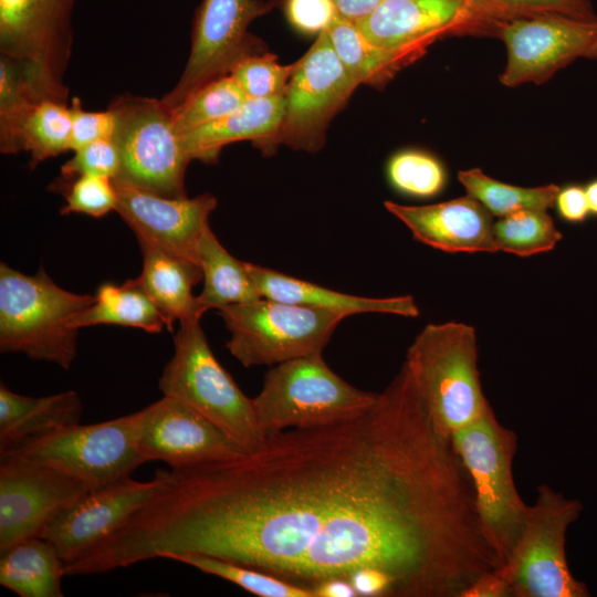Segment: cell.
I'll return each instance as SVG.
<instances>
[{
    "label": "cell",
    "mask_w": 597,
    "mask_h": 597,
    "mask_svg": "<svg viewBox=\"0 0 597 597\" xmlns=\"http://www.w3.org/2000/svg\"><path fill=\"white\" fill-rule=\"evenodd\" d=\"M326 32L338 59L358 85L385 84L399 69L410 63L377 46L355 23L341 17Z\"/></svg>",
    "instance_id": "28"
},
{
    "label": "cell",
    "mask_w": 597,
    "mask_h": 597,
    "mask_svg": "<svg viewBox=\"0 0 597 597\" xmlns=\"http://www.w3.org/2000/svg\"><path fill=\"white\" fill-rule=\"evenodd\" d=\"M358 597H395L390 579L380 570L362 568L350 577Z\"/></svg>",
    "instance_id": "43"
},
{
    "label": "cell",
    "mask_w": 597,
    "mask_h": 597,
    "mask_svg": "<svg viewBox=\"0 0 597 597\" xmlns=\"http://www.w3.org/2000/svg\"><path fill=\"white\" fill-rule=\"evenodd\" d=\"M293 64L283 65L272 54L243 52L231 65L229 73L248 98L284 96Z\"/></svg>",
    "instance_id": "36"
},
{
    "label": "cell",
    "mask_w": 597,
    "mask_h": 597,
    "mask_svg": "<svg viewBox=\"0 0 597 597\" xmlns=\"http://www.w3.org/2000/svg\"><path fill=\"white\" fill-rule=\"evenodd\" d=\"M356 25L377 46L410 63L439 38L496 31L478 0H380Z\"/></svg>",
    "instance_id": "13"
},
{
    "label": "cell",
    "mask_w": 597,
    "mask_h": 597,
    "mask_svg": "<svg viewBox=\"0 0 597 597\" xmlns=\"http://www.w3.org/2000/svg\"><path fill=\"white\" fill-rule=\"evenodd\" d=\"M137 444L145 462L163 461L172 470L239 457L247 450L181 400L163 396L136 412Z\"/></svg>",
    "instance_id": "15"
},
{
    "label": "cell",
    "mask_w": 597,
    "mask_h": 597,
    "mask_svg": "<svg viewBox=\"0 0 597 597\" xmlns=\"http://www.w3.org/2000/svg\"><path fill=\"white\" fill-rule=\"evenodd\" d=\"M143 269L134 282L150 297L167 321L171 332L180 323L200 320L203 315L192 287L202 280L193 261L156 244L138 241Z\"/></svg>",
    "instance_id": "22"
},
{
    "label": "cell",
    "mask_w": 597,
    "mask_h": 597,
    "mask_svg": "<svg viewBox=\"0 0 597 597\" xmlns=\"http://www.w3.org/2000/svg\"><path fill=\"white\" fill-rule=\"evenodd\" d=\"M76 0H0L1 55L20 62L43 98L67 102L64 75Z\"/></svg>",
    "instance_id": "11"
},
{
    "label": "cell",
    "mask_w": 597,
    "mask_h": 597,
    "mask_svg": "<svg viewBox=\"0 0 597 597\" xmlns=\"http://www.w3.org/2000/svg\"><path fill=\"white\" fill-rule=\"evenodd\" d=\"M116 202L113 179L80 176L73 179L66 192L61 213H84L100 218L115 210Z\"/></svg>",
    "instance_id": "38"
},
{
    "label": "cell",
    "mask_w": 597,
    "mask_h": 597,
    "mask_svg": "<svg viewBox=\"0 0 597 597\" xmlns=\"http://www.w3.org/2000/svg\"><path fill=\"white\" fill-rule=\"evenodd\" d=\"M115 541L127 565L202 554L311 590L374 568L395 597H460L501 565L481 534L471 478L405 364L353 418L166 471Z\"/></svg>",
    "instance_id": "1"
},
{
    "label": "cell",
    "mask_w": 597,
    "mask_h": 597,
    "mask_svg": "<svg viewBox=\"0 0 597 597\" xmlns=\"http://www.w3.org/2000/svg\"><path fill=\"white\" fill-rule=\"evenodd\" d=\"M165 471L148 481L126 476L91 490L59 513L40 537L51 542L64 564L71 563L121 527L165 483Z\"/></svg>",
    "instance_id": "18"
},
{
    "label": "cell",
    "mask_w": 597,
    "mask_h": 597,
    "mask_svg": "<svg viewBox=\"0 0 597 597\" xmlns=\"http://www.w3.org/2000/svg\"><path fill=\"white\" fill-rule=\"evenodd\" d=\"M496 36L507 50L500 81L510 87L527 82L542 84L577 59H597V18H517L501 23Z\"/></svg>",
    "instance_id": "14"
},
{
    "label": "cell",
    "mask_w": 597,
    "mask_h": 597,
    "mask_svg": "<svg viewBox=\"0 0 597 597\" xmlns=\"http://www.w3.org/2000/svg\"><path fill=\"white\" fill-rule=\"evenodd\" d=\"M163 396L184 401L233 438L247 451L265 440L253 407L213 355L200 320L180 323L174 354L158 380Z\"/></svg>",
    "instance_id": "5"
},
{
    "label": "cell",
    "mask_w": 597,
    "mask_h": 597,
    "mask_svg": "<svg viewBox=\"0 0 597 597\" xmlns=\"http://www.w3.org/2000/svg\"><path fill=\"white\" fill-rule=\"evenodd\" d=\"M195 259L202 272L203 289L197 300L203 314L262 297L244 262L223 248L210 226L197 241Z\"/></svg>",
    "instance_id": "25"
},
{
    "label": "cell",
    "mask_w": 597,
    "mask_h": 597,
    "mask_svg": "<svg viewBox=\"0 0 597 597\" xmlns=\"http://www.w3.org/2000/svg\"><path fill=\"white\" fill-rule=\"evenodd\" d=\"M338 17L357 24L366 18L380 0H333Z\"/></svg>",
    "instance_id": "45"
},
{
    "label": "cell",
    "mask_w": 597,
    "mask_h": 597,
    "mask_svg": "<svg viewBox=\"0 0 597 597\" xmlns=\"http://www.w3.org/2000/svg\"><path fill=\"white\" fill-rule=\"evenodd\" d=\"M388 212L411 231L413 238L449 253L498 252L492 214L473 197L407 206L385 201Z\"/></svg>",
    "instance_id": "20"
},
{
    "label": "cell",
    "mask_w": 597,
    "mask_h": 597,
    "mask_svg": "<svg viewBox=\"0 0 597 597\" xmlns=\"http://www.w3.org/2000/svg\"><path fill=\"white\" fill-rule=\"evenodd\" d=\"M376 398L377 394L346 383L317 353L274 365L252 401L259 426L268 437L353 418Z\"/></svg>",
    "instance_id": "6"
},
{
    "label": "cell",
    "mask_w": 597,
    "mask_h": 597,
    "mask_svg": "<svg viewBox=\"0 0 597 597\" xmlns=\"http://www.w3.org/2000/svg\"><path fill=\"white\" fill-rule=\"evenodd\" d=\"M584 504L568 499L548 484L537 486L522 532L496 572L511 597H588L585 583L572 574L566 556V533Z\"/></svg>",
    "instance_id": "7"
},
{
    "label": "cell",
    "mask_w": 597,
    "mask_h": 597,
    "mask_svg": "<svg viewBox=\"0 0 597 597\" xmlns=\"http://www.w3.org/2000/svg\"><path fill=\"white\" fill-rule=\"evenodd\" d=\"M94 295L59 286L43 266L28 275L0 264V350L70 369L77 356L78 329L72 320L93 304Z\"/></svg>",
    "instance_id": "2"
},
{
    "label": "cell",
    "mask_w": 597,
    "mask_h": 597,
    "mask_svg": "<svg viewBox=\"0 0 597 597\" xmlns=\"http://www.w3.org/2000/svg\"><path fill=\"white\" fill-rule=\"evenodd\" d=\"M108 108L116 117L113 139L121 157L115 179L164 197H187L185 172L191 160L164 102L122 95Z\"/></svg>",
    "instance_id": "10"
},
{
    "label": "cell",
    "mask_w": 597,
    "mask_h": 597,
    "mask_svg": "<svg viewBox=\"0 0 597 597\" xmlns=\"http://www.w3.org/2000/svg\"><path fill=\"white\" fill-rule=\"evenodd\" d=\"M91 490L50 467L0 461V552L33 537Z\"/></svg>",
    "instance_id": "17"
},
{
    "label": "cell",
    "mask_w": 597,
    "mask_h": 597,
    "mask_svg": "<svg viewBox=\"0 0 597 597\" xmlns=\"http://www.w3.org/2000/svg\"><path fill=\"white\" fill-rule=\"evenodd\" d=\"M44 100L24 66L14 59H0V149L11 154L18 127L33 104Z\"/></svg>",
    "instance_id": "35"
},
{
    "label": "cell",
    "mask_w": 597,
    "mask_h": 597,
    "mask_svg": "<svg viewBox=\"0 0 597 597\" xmlns=\"http://www.w3.org/2000/svg\"><path fill=\"white\" fill-rule=\"evenodd\" d=\"M358 84L338 59L327 32L295 63L285 91V107L275 146L318 150L335 114L344 106Z\"/></svg>",
    "instance_id": "12"
},
{
    "label": "cell",
    "mask_w": 597,
    "mask_h": 597,
    "mask_svg": "<svg viewBox=\"0 0 597 597\" xmlns=\"http://www.w3.org/2000/svg\"><path fill=\"white\" fill-rule=\"evenodd\" d=\"M117 202L115 211L134 231L137 241H146L196 262V244L209 226V216L218 201L210 193L195 198H169L113 179Z\"/></svg>",
    "instance_id": "19"
},
{
    "label": "cell",
    "mask_w": 597,
    "mask_h": 597,
    "mask_svg": "<svg viewBox=\"0 0 597 597\" xmlns=\"http://www.w3.org/2000/svg\"><path fill=\"white\" fill-rule=\"evenodd\" d=\"M451 439L473 484L481 534L502 565L522 532L528 509L513 476L516 433L503 426L490 407Z\"/></svg>",
    "instance_id": "4"
},
{
    "label": "cell",
    "mask_w": 597,
    "mask_h": 597,
    "mask_svg": "<svg viewBox=\"0 0 597 597\" xmlns=\"http://www.w3.org/2000/svg\"><path fill=\"white\" fill-rule=\"evenodd\" d=\"M586 197L588 201L589 212L597 217V178L590 180L585 186Z\"/></svg>",
    "instance_id": "47"
},
{
    "label": "cell",
    "mask_w": 597,
    "mask_h": 597,
    "mask_svg": "<svg viewBox=\"0 0 597 597\" xmlns=\"http://www.w3.org/2000/svg\"><path fill=\"white\" fill-rule=\"evenodd\" d=\"M71 109L66 102L44 98L31 106L22 118L12 154L29 151L30 168L70 150Z\"/></svg>",
    "instance_id": "29"
},
{
    "label": "cell",
    "mask_w": 597,
    "mask_h": 597,
    "mask_svg": "<svg viewBox=\"0 0 597 597\" xmlns=\"http://www.w3.org/2000/svg\"><path fill=\"white\" fill-rule=\"evenodd\" d=\"M458 179L469 196L499 218L526 209L547 211L554 206L559 189L554 184L532 188L509 185L479 168L459 171Z\"/></svg>",
    "instance_id": "30"
},
{
    "label": "cell",
    "mask_w": 597,
    "mask_h": 597,
    "mask_svg": "<svg viewBox=\"0 0 597 597\" xmlns=\"http://www.w3.org/2000/svg\"><path fill=\"white\" fill-rule=\"evenodd\" d=\"M289 22L306 34L326 31L338 17L333 0H285Z\"/></svg>",
    "instance_id": "41"
},
{
    "label": "cell",
    "mask_w": 597,
    "mask_h": 597,
    "mask_svg": "<svg viewBox=\"0 0 597 597\" xmlns=\"http://www.w3.org/2000/svg\"><path fill=\"white\" fill-rule=\"evenodd\" d=\"M553 207L558 218L568 223H582L590 216L585 186L578 184L559 187Z\"/></svg>",
    "instance_id": "42"
},
{
    "label": "cell",
    "mask_w": 597,
    "mask_h": 597,
    "mask_svg": "<svg viewBox=\"0 0 597 597\" xmlns=\"http://www.w3.org/2000/svg\"><path fill=\"white\" fill-rule=\"evenodd\" d=\"M171 559L220 577L259 597H314L311 589L293 585L262 570L202 554L170 555Z\"/></svg>",
    "instance_id": "33"
},
{
    "label": "cell",
    "mask_w": 597,
    "mask_h": 597,
    "mask_svg": "<svg viewBox=\"0 0 597 597\" xmlns=\"http://www.w3.org/2000/svg\"><path fill=\"white\" fill-rule=\"evenodd\" d=\"M82 400L74 390L30 397L0 386V451L57 428L78 423Z\"/></svg>",
    "instance_id": "24"
},
{
    "label": "cell",
    "mask_w": 597,
    "mask_h": 597,
    "mask_svg": "<svg viewBox=\"0 0 597 597\" xmlns=\"http://www.w3.org/2000/svg\"><path fill=\"white\" fill-rule=\"evenodd\" d=\"M262 297L345 313H386L417 317L419 310L410 295L374 298L346 294L244 262Z\"/></svg>",
    "instance_id": "23"
},
{
    "label": "cell",
    "mask_w": 597,
    "mask_h": 597,
    "mask_svg": "<svg viewBox=\"0 0 597 597\" xmlns=\"http://www.w3.org/2000/svg\"><path fill=\"white\" fill-rule=\"evenodd\" d=\"M0 461L50 467L92 489L130 476L145 462L137 444L136 412L92 425H71L0 451Z\"/></svg>",
    "instance_id": "9"
},
{
    "label": "cell",
    "mask_w": 597,
    "mask_h": 597,
    "mask_svg": "<svg viewBox=\"0 0 597 597\" xmlns=\"http://www.w3.org/2000/svg\"><path fill=\"white\" fill-rule=\"evenodd\" d=\"M70 109L72 118L70 150L75 151L98 139L113 138L116 117L111 108L88 112L82 107L81 101L74 97Z\"/></svg>",
    "instance_id": "40"
},
{
    "label": "cell",
    "mask_w": 597,
    "mask_h": 597,
    "mask_svg": "<svg viewBox=\"0 0 597 597\" xmlns=\"http://www.w3.org/2000/svg\"><path fill=\"white\" fill-rule=\"evenodd\" d=\"M314 597H358L352 583L346 578H329L312 589Z\"/></svg>",
    "instance_id": "46"
},
{
    "label": "cell",
    "mask_w": 597,
    "mask_h": 597,
    "mask_svg": "<svg viewBox=\"0 0 597 597\" xmlns=\"http://www.w3.org/2000/svg\"><path fill=\"white\" fill-rule=\"evenodd\" d=\"M270 10L260 0H203L197 10L185 70L163 97L171 111L209 81L228 74L233 62L250 48L248 28Z\"/></svg>",
    "instance_id": "16"
},
{
    "label": "cell",
    "mask_w": 597,
    "mask_h": 597,
    "mask_svg": "<svg viewBox=\"0 0 597 597\" xmlns=\"http://www.w3.org/2000/svg\"><path fill=\"white\" fill-rule=\"evenodd\" d=\"M404 364L434 428L444 437L451 438L491 407L482 391L472 326L428 324L409 346Z\"/></svg>",
    "instance_id": "3"
},
{
    "label": "cell",
    "mask_w": 597,
    "mask_h": 597,
    "mask_svg": "<svg viewBox=\"0 0 597 597\" xmlns=\"http://www.w3.org/2000/svg\"><path fill=\"white\" fill-rule=\"evenodd\" d=\"M247 100L248 96L230 74L218 76L171 109L175 129L180 136L185 135L229 115Z\"/></svg>",
    "instance_id": "31"
},
{
    "label": "cell",
    "mask_w": 597,
    "mask_h": 597,
    "mask_svg": "<svg viewBox=\"0 0 597 597\" xmlns=\"http://www.w3.org/2000/svg\"><path fill=\"white\" fill-rule=\"evenodd\" d=\"M460 597H511L509 586L496 568L481 574L468 587Z\"/></svg>",
    "instance_id": "44"
},
{
    "label": "cell",
    "mask_w": 597,
    "mask_h": 597,
    "mask_svg": "<svg viewBox=\"0 0 597 597\" xmlns=\"http://www.w3.org/2000/svg\"><path fill=\"white\" fill-rule=\"evenodd\" d=\"M119 168L118 148L113 138H105L75 150L74 156L61 167V176L65 180L80 176L115 179Z\"/></svg>",
    "instance_id": "39"
},
{
    "label": "cell",
    "mask_w": 597,
    "mask_h": 597,
    "mask_svg": "<svg viewBox=\"0 0 597 597\" xmlns=\"http://www.w3.org/2000/svg\"><path fill=\"white\" fill-rule=\"evenodd\" d=\"M64 562L55 546L33 537L1 552L0 585L20 597H62Z\"/></svg>",
    "instance_id": "26"
},
{
    "label": "cell",
    "mask_w": 597,
    "mask_h": 597,
    "mask_svg": "<svg viewBox=\"0 0 597 597\" xmlns=\"http://www.w3.org/2000/svg\"><path fill=\"white\" fill-rule=\"evenodd\" d=\"M231 333L227 348L244 367L277 365L323 353L342 312L266 297L218 310Z\"/></svg>",
    "instance_id": "8"
},
{
    "label": "cell",
    "mask_w": 597,
    "mask_h": 597,
    "mask_svg": "<svg viewBox=\"0 0 597 597\" xmlns=\"http://www.w3.org/2000/svg\"><path fill=\"white\" fill-rule=\"evenodd\" d=\"M478 2L495 24L496 31L503 22L541 14H563L584 20L597 18L589 0H478Z\"/></svg>",
    "instance_id": "37"
},
{
    "label": "cell",
    "mask_w": 597,
    "mask_h": 597,
    "mask_svg": "<svg viewBox=\"0 0 597 597\" xmlns=\"http://www.w3.org/2000/svg\"><path fill=\"white\" fill-rule=\"evenodd\" d=\"M386 175L397 192L419 199L437 197L448 184L443 163L420 149H405L392 155L387 163Z\"/></svg>",
    "instance_id": "34"
},
{
    "label": "cell",
    "mask_w": 597,
    "mask_h": 597,
    "mask_svg": "<svg viewBox=\"0 0 597 597\" xmlns=\"http://www.w3.org/2000/svg\"><path fill=\"white\" fill-rule=\"evenodd\" d=\"M493 232L499 251L521 258L549 252L563 238L547 211L531 209L499 218Z\"/></svg>",
    "instance_id": "32"
},
{
    "label": "cell",
    "mask_w": 597,
    "mask_h": 597,
    "mask_svg": "<svg viewBox=\"0 0 597 597\" xmlns=\"http://www.w3.org/2000/svg\"><path fill=\"white\" fill-rule=\"evenodd\" d=\"M284 96L248 98L229 115L180 136L190 160L217 161L221 149L232 143L250 140L270 154L284 116Z\"/></svg>",
    "instance_id": "21"
},
{
    "label": "cell",
    "mask_w": 597,
    "mask_h": 597,
    "mask_svg": "<svg viewBox=\"0 0 597 597\" xmlns=\"http://www.w3.org/2000/svg\"><path fill=\"white\" fill-rule=\"evenodd\" d=\"M94 296L93 304L72 320L71 327L80 329L109 324L140 328L153 334L168 328L163 313L134 280H127L121 286L104 283Z\"/></svg>",
    "instance_id": "27"
}]
</instances>
